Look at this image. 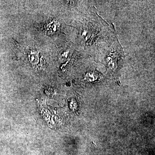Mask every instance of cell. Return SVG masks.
<instances>
[{"label": "cell", "mask_w": 155, "mask_h": 155, "mask_svg": "<svg viewBox=\"0 0 155 155\" xmlns=\"http://www.w3.org/2000/svg\"><path fill=\"white\" fill-rule=\"evenodd\" d=\"M113 39L111 47L106 51L104 61L108 72L117 77L123 64L124 53L118 38L115 37Z\"/></svg>", "instance_id": "obj_1"}, {"label": "cell", "mask_w": 155, "mask_h": 155, "mask_svg": "<svg viewBox=\"0 0 155 155\" xmlns=\"http://www.w3.org/2000/svg\"><path fill=\"white\" fill-rule=\"evenodd\" d=\"M59 27V23L56 21H53L48 23L46 27V29L49 33L53 34L57 31Z\"/></svg>", "instance_id": "obj_2"}, {"label": "cell", "mask_w": 155, "mask_h": 155, "mask_svg": "<svg viewBox=\"0 0 155 155\" xmlns=\"http://www.w3.org/2000/svg\"><path fill=\"white\" fill-rule=\"evenodd\" d=\"M28 58L29 62L32 64H36L38 63V53L35 51H31L28 54Z\"/></svg>", "instance_id": "obj_3"}]
</instances>
